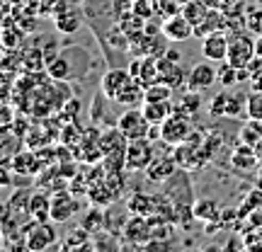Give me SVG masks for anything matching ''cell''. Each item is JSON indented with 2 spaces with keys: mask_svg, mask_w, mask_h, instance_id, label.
Instances as JSON below:
<instances>
[{
  "mask_svg": "<svg viewBox=\"0 0 262 252\" xmlns=\"http://www.w3.org/2000/svg\"><path fill=\"white\" fill-rule=\"evenodd\" d=\"M22 235H25V245H27L29 252H44L49 247L61 245L56 228H54V221H34V218H29L25 228H22Z\"/></svg>",
  "mask_w": 262,
  "mask_h": 252,
  "instance_id": "6da1fadb",
  "label": "cell"
},
{
  "mask_svg": "<svg viewBox=\"0 0 262 252\" xmlns=\"http://www.w3.org/2000/svg\"><path fill=\"white\" fill-rule=\"evenodd\" d=\"M209 114L211 117H226V119H241L248 117V95L241 93H219L209 104Z\"/></svg>",
  "mask_w": 262,
  "mask_h": 252,
  "instance_id": "7a4b0ae2",
  "label": "cell"
},
{
  "mask_svg": "<svg viewBox=\"0 0 262 252\" xmlns=\"http://www.w3.org/2000/svg\"><path fill=\"white\" fill-rule=\"evenodd\" d=\"M150 240H153V233H150L148 216L129 214V218H126V223H124V228H122V247L143 250Z\"/></svg>",
  "mask_w": 262,
  "mask_h": 252,
  "instance_id": "3957f363",
  "label": "cell"
},
{
  "mask_svg": "<svg viewBox=\"0 0 262 252\" xmlns=\"http://www.w3.org/2000/svg\"><path fill=\"white\" fill-rule=\"evenodd\" d=\"M255 34L250 32H235L228 39V63L235 65V68H248V63L253 61L257 54H255Z\"/></svg>",
  "mask_w": 262,
  "mask_h": 252,
  "instance_id": "277c9868",
  "label": "cell"
},
{
  "mask_svg": "<svg viewBox=\"0 0 262 252\" xmlns=\"http://www.w3.org/2000/svg\"><path fill=\"white\" fill-rule=\"evenodd\" d=\"M189 114H182L175 109V114H170L165 122L160 124V141H165L168 146H178V143H185L189 139V133L194 131Z\"/></svg>",
  "mask_w": 262,
  "mask_h": 252,
  "instance_id": "5b68a950",
  "label": "cell"
},
{
  "mask_svg": "<svg viewBox=\"0 0 262 252\" xmlns=\"http://www.w3.org/2000/svg\"><path fill=\"white\" fill-rule=\"evenodd\" d=\"M117 126L122 129V133H124V136H126L129 141H136V139H148L150 126H153V124L146 119L143 109H136V107H126V112L119 117Z\"/></svg>",
  "mask_w": 262,
  "mask_h": 252,
  "instance_id": "8992f818",
  "label": "cell"
},
{
  "mask_svg": "<svg viewBox=\"0 0 262 252\" xmlns=\"http://www.w3.org/2000/svg\"><path fill=\"white\" fill-rule=\"evenodd\" d=\"M153 158H156V148L150 139H136L126 143V170L129 172L146 170Z\"/></svg>",
  "mask_w": 262,
  "mask_h": 252,
  "instance_id": "52a82bcc",
  "label": "cell"
},
{
  "mask_svg": "<svg viewBox=\"0 0 262 252\" xmlns=\"http://www.w3.org/2000/svg\"><path fill=\"white\" fill-rule=\"evenodd\" d=\"M51 19H54V27L61 32V34H75L80 25H83V17L78 8H73L68 0H58L56 5L51 8Z\"/></svg>",
  "mask_w": 262,
  "mask_h": 252,
  "instance_id": "ba28073f",
  "label": "cell"
},
{
  "mask_svg": "<svg viewBox=\"0 0 262 252\" xmlns=\"http://www.w3.org/2000/svg\"><path fill=\"white\" fill-rule=\"evenodd\" d=\"M78 214V196L71 189H58L51 194V221L54 223H68Z\"/></svg>",
  "mask_w": 262,
  "mask_h": 252,
  "instance_id": "9c48e42d",
  "label": "cell"
},
{
  "mask_svg": "<svg viewBox=\"0 0 262 252\" xmlns=\"http://www.w3.org/2000/svg\"><path fill=\"white\" fill-rule=\"evenodd\" d=\"M8 165L15 170V175H25V177H37L39 172L47 168L41 163V158L37 155V150H32V148L17 150L15 155H10Z\"/></svg>",
  "mask_w": 262,
  "mask_h": 252,
  "instance_id": "30bf717a",
  "label": "cell"
},
{
  "mask_svg": "<svg viewBox=\"0 0 262 252\" xmlns=\"http://www.w3.org/2000/svg\"><path fill=\"white\" fill-rule=\"evenodd\" d=\"M214 83H219V71H216V65L211 61L192 65V71L187 75V90L202 93V90H209Z\"/></svg>",
  "mask_w": 262,
  "mask_h": 252,
  "instance_id": "8fae6325",
  "label": "cell"
},
{
  "mask_svg": "<svg viewBox=\"0 0 262 252\" xmlns=\"http://www.w3.org/2000/svg\"><path fill=\"white\" fill-rule=\"evenodd\" d=\"M134 83V75H131L129 68H110L107 73L102 75V95L104 97H110V100H117V95L126 90L129 85Z\"/></svg>",
  "mask_w": 262,
  "mask_h": 252,
  "instance_id": "7c38bea8",
  "label": "cell"
},
{
  "mask_svg": "<svg viewBox=\"0 0 262 252\" xmlns=\"http://www.w3.org/2000/svg\"><path fill=\"white\" fill-rule=\"evenodd\" d=\"M228 39L231 34L226 32H214V34H206L202 39V56L211 63H221L228 58Z\"/></svg>",
  "mask_w": 262,
  "mask_h": 252,
  "instance_id": "4fadbf2b",
  "label": "cell"
},
{
  "mask_svg": "<svg viewBox=\"0 0 262 252\" xmlns=\"http://www.w3.org/2000/svg\"><path fill=\"white\" fill-rule=\"evenodd\" d=\"M119 196H122V192L114 187L110 179L104 177L102 182H95L93 187H90V192H88V196H85V199H88V201H90L93 206H100V209H110V206H112L114 201L119 199Z\"/></svg>",
  "mask_w": 262,
  "mask_h": 252,
  "instance_id": "5bb4252c",
  "label": "cell"
},
{
  "mask_svg": "<svg viewBox=\"0 0 262 252\" xmlns=\"http://www.w3.org/2000/svg\"><path fill=\"white\" fill-rule=\"evenodd\" d=\"M163 34H165L170 41H187V39L194 34V25H192L182 12H178V15L165 17V22H163Z\"/></svg>",
  "mask_w": 262,
  "mask_h": 252,
  "instance_id": "9a60e30c",
  "label": "cell"
},
{
  "mask_svg": "<svg viewBox=\"0 0 262 252\" xmlns=\"http://www.w3.org/2000/svg\"><path fill=\"white\" fill-rule=\"evenodd\" d=\"M178 168H180L178 160L172 158V155H156L143 172H146V179H148V182H168V179L175 175Z\"/></svg>",
  "mask_w": 262,
  "mask_h": 252,
  "instance_id": "2e32d148",
  "label": "cell"
},
{
  "mask_svg": "<svg viewBox=\"0 0 262 252\" xmlns=\"http://www.w3.org/2000/svg\"><path fill=\"white\" fill-rule=\"evenodd\" d=\"M194 221L206 223V231L221 228V209L214 199H196L194 201Z\"/></svg>",
  "mask_w": 262,
  "mask_h": 252,
  "instance_id": "e0dca14e",
  "label": "cell"
},
{
  "mask_svg": "<svg viewBox=\"0 0 262 252\" xmlns=\"http://www.w3.org/2000/svg\"><path fill=\"white\" fill-rule=\"evenodd\" d=\"M257 163H262L257 158V153H255V146H248V143H238L231 153V165L235 170H241V172H250V170L257 168Z\"/></svg>",
  "mask_w": 262,
  "mask_h": 252,
  "instance_id": "ac0fdd59",
  "label": "cell"
},
{
  "mask_svg": "<svg viewBox=\"0 0 262 252\" xmlns=\"http://www.w3.org/2000/svg\"><path fill=\"white\" fill-rule=\"evenodd\" d=\"M29 216L34 221H51V192L34 189L29 196Z\"/></svg>",
  "mask_w": 262,
  "mask_h": 252,
  "instance_id": "d6986e66",
  "label": "cell"
},
{
  "mask_svg": "<svg viewBox=\"0 0 262 252\" xmlns=\"http://www.w3.org/2000/svg\"><path fill=\"white\" fill-rule=\"evenodd\" d=\"M187 75L182 68H180L178 61H172L168 56H160V80L165 85H170L172 90L175 87H182V85H187Z\"/></svg>",
  "mask_w": 262,
  "mask_h": 252,
  "instance_id": "ffe728a7",
  "label": "cell"
},
{
  "mask_svg": "<svg viewBox=\"0 0 262 252\" xmlns=\"http://www.w3.org/2000/svg\"><path fill=\"white\" fill-rule=\"evenodd\" d=\"M126 214L134 216H153L156 214V196L146 192H134L126 199Z\"/></svg>",
  "mask_w": 262,
  "mask_h": 252,
  "instance_id": "44dd1931",
  "label": "cell"
},
{
  "mask_svg": "<svg viewBox=\"0 0 262 252\" xmlns=\"http://www.w3.org/2000/svg\"><path fill=\"white\" fill-rule=\"evenodd\" d=\"M126 143L129 139L122 133L119 126H110V129L102 131V136H100V146H102V153H114V150H126Z\"/></svg>",
  "mask_w": 262,
  "mask_h": 252,
  "instance_id": "7402d4cb",
  "label": "cell"
},
{
  "mask_svg": "<svg viewBox=\"0 0 262 252\" xmlns=\"http://www.w3.org/2000/svg\"><path fill=\"white\" fill-rule=\"evenodd\" d=\"M143 114L150 124H163L170 114H175V102L168 100V102H143Z\"/></svg>",
  "mask_w": 262,
  "mask_h": 252,
  "instance_id": "603a6c76",
  "label": "cell"
},
{
  "mask_svg": "<svg viewBox=\"0 0 262 252\" xmlns=\"http://www.w3.org/2000/svg\"><path fill=\"white\" fill-rule=\"evenodd\" d=\"M49 78L51 80H73V68H71V61H68V54H58L54 61H49L47 65Z\"/></svg>",
  "mask_w": 262,
  "mask_h": 252,
  "instance_id": "cb8c5ba5",
  "label": "cell"
},
{
  "mask_svg": "<svg viewBox=\"0 0 262 252\" xmlns=\"http://www.w3.org/2000/svg\"><path fill=\"white\" fill-rule=\"evenodd\" d=\"M25 148H32V150H39V148H44V146H49L51 141H56L54 139V133L47 129H37V126H29V131L25 133Z\"/></svg>",
  "mask_w": 262,
  "mask_h": 252,
  "instance_id": "d4e9b609",
  "label": "cell"
},
{
  "mask_svg": "<svg viewBox=\"0 0 262 252\" xmlns=\"http://www.w3.org/2000/svg\"><path fill=\"white\" fill-rule=\"evenodd\" d=\"M209 10H211V8L206 5L204 0H187V3L182 5V10H180V12H182V15H185V17H187L189 22L196 27V25H199V22L209 15Z\"/></svg>",
  "mask_w": 262,
  "mask_h": 252,
  "instance_id": "484cf974",
  "label": "cell"
},
{
  "mask_svg": "<svg viewBox=\"0 0 262 252\" xmlns=\"http://www.w3.org/2000/svg\"><path fill=\"white\" fill-rule=\"evenodd\" d=\"M257 209H262V187H257L245 194L243 204L238 206V216H241V218H248V216L253 214V211H257Z\"/></svg>",
  "mask_w": 262,
  "mask_h": 252,
  "instance_id": "4316f807",
  "label": "cell"
},
{
  "mask_svg": "<svg viewBox=\"0 0 262 252\" xmlns=\"http://www.w3.org/2000/svg\"><path fill=\"white\" fill-rule=\"evenodd\" d=\"M168 100H172V87L163 80L146 87V102H168Z\"/></svg>",
  "mask_w": 262,
  "mask_h": 252,
  "instance_id": "83f0119b",
  "label": "cell"
},
{
  "mask_svg": "<svg viewBox=\"0 0 262 252\" xmlns=\"http://www.w3.org/2000/svg\"><path fill=\"white\" fill-rule=\"evenodd\" d=\"M199 107H202V97H199V93H194V90H187V93L180 97V102L175 104L178 112L189 114V117H194Z\"/></svg>",
  "mask_w": 262,
  "mask_h": 252,
  "instance_id": "f1b7e54d",
  "label": "cell"
},
{
  "mask_svg": "<svg viewBox=\"0 0 262 252\" xmlns=\"http://www.w3.org/2000/svg\"><path fill=\"white\" fill-rule=\"evenodd\" d=\"M216 71H219V85L221 87H233L235 83H238V68L235 65H231L228 61H221V63L216 65Z\"/></svg>",
  "mask_w": 262,
  "mask_h": 252,
  "instance_id": "f546056e",
  "label": "cell"
},
{
  "mask_svg": "<svg viewBox=\"0 0 262 252\" xmlns=\"http://www.w3.org/2000/svg\"><path fill=\"white\" fill-rule=\"evenodd\" d=\"M80 225H83V228H88L90 233L102 231V228H104V214H102V209H100V206H93V209H90V211L83 216Z\"/></svg>",
  "mask_w": 262,
  "mask_h": 252,
  "instance_id": "4dcf8cb0",
  "label": "cell"
},
{
  "mask_svg": "<svg viewBox=\"0 0 262 252\" xmlns=\"http://www.w3.org/2000/svg\"><path fill=\"white\" fill-rule=\"evenodd\" d=\"M22 37H25V29L15 27V25H5V29H3V47L5 49H19V44H22Z\"/></svg>",
  "mask_w": 262,
  "mask_h": 252,
  "instance_id": "1f68e13d",
  "label": "cell"
},
{
  "mask_svg": "<svg viewBox=\"0 0 262 252\" xmlns=\"http://www.w3.org/2000/svg\"><path fill=\"white\" fill-rule=\"evenodd\" d=\"M248 119L262 122V90H253L248 95Z\"/></svg>",
  "mask_w": 262,
  "mask_h": 252,
  "instance_id": "d6a6232c",
  "label": "cell"
},
{
  "mask_svg": "<svg viewBox=\"0 0 262 252\" xmlns=\"http://www.w3.org/2000/svg\"><path fill=\"white\" fill-rule=\"evenodd\" d=\"M245 29L255 34V37H262V8L257 10H250L248 15H245Z\"/></svg>",
  "mask_w": 262,
  "mask_h": 252,
  "instance_id": "836d02e7",
  "label": "cell"
},
{
  "mask_svg": "<svg viewBox=\"0 0 262 252\" xmlns=\"http://www.w3.org/2000/svg\"><path fill=\"white\" fill-rule=\"evenodd\" d=\"M80 112V100H75V97H68L66 100V104L58 109V119L61 122H75V114Z\"/></svg>",
  "mask_w": 262,
  "mask_h": 252,
  "instance_id": "e575fe53",
  "label": "cell"
},
{
  "mask_svg": "<svg viewBox=\"0 0 262 252\" xmlns=\"http://www.w3.org/2000/svg\"><path fill=\"white\" fill-rule=\"evenodd\" d=\"M250 83H253V90H262V73H260V75H255Z\"/></svg>",
  "mask_w": 262,
  "mask_h": 252,
  "instance_id": "d590c367",
  "label": "cell"
},
{
  "mask_svg": "<svg viewBox=\"0 0 262 252\" xmlns=\"http://www.w3.org/2000/svg\"><path fill=\"white\" fill-rule=\"evenodd\" d=\"M255 54L262 58V37H255Z\"/></svg>",
  "mask_w": 262,
  "mask_h": 252,
  "instance_id": "8d00e7d4",
  "label": "cell"
},
{
  "mask_svg": "<svg viewBox=\"0 0 262 252\" xmlns=\"http://www.w3.org/2000/svg\"><path fill=\"white\" fill-rule=\"evenodd\" d=\"M3 114H5V117H3V122H5V126H8V124L12 122V117H10V107H5V112Z\"/></svg>",
  "mask_w": 262,
  "mask_h": 252,
  "instance_id": "74e56055",
  "label": "cell"
},
{
  "mask_svg": "<svg viewBox=\"0 0 262 252\" xmlns=\"http://www.w3.org/2000/svg\"><path fill=\"white\" fill-rule=\"evenodd\" d=\"M134 3H139V0H134Z\"/></svg>",
  "mask_w": 262,
  "mask_h": 252,
  "instance_id": "f35d334b",
  "label": "cell"
},
{
  "mask_svg": "<svg viewBox=\"0 0 262 252\" xmlns=\"http://www.w3.org/2000/svg\"><path fill=\"white\" fill-rule=\"evenodd\" d=\"M260 3H262V0H260Z\"/></svg>",
  "mask_w": 262,
  "mask_h": 252,
  "instance_id": "ab89813d",
  "label": "cell"
}]
</instances>
